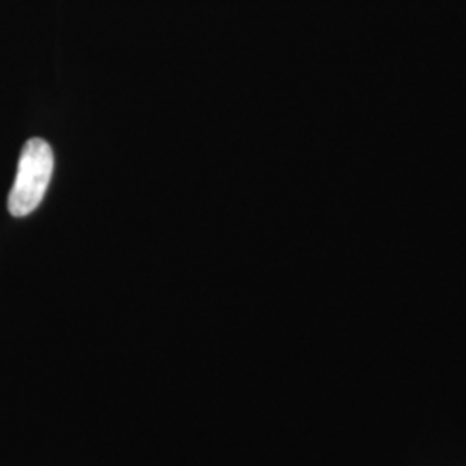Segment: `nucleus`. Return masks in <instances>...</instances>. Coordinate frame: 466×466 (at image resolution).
I'll return each instance as SVG.
<instances>
[{"mask_svg":"<svg viewBox=\"0 0 466 466\" xmlns=\"http://www.w3.org/2000/svg\"><path fill=\"white\" fill-rule=\"evenodd\" d=\"M54 171V154L42 138L25 144L17 163L16 180L9 194V211L16 218L28 217L40 206Z\"/></svg>","mask_w":466,"mask_h":466,"instance_id":"f257e3e1","label":"nucleus"}]
</instances>
